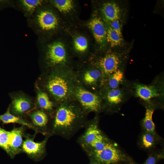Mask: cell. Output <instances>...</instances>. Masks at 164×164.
Listing matches in <instances>:
<instances>
[{
	"mask_svg": "<svg viewBox=\"0 0 164 164\" xmlns=\"http://www.w3.org/2000/svg\"><path fill=\"white\" fill-rule=\"evenodd\" d=\"M80 111L73 107L62 105L57 109L51 122L50 136H59L67 139L72 137L89 122Z\"/></svg>",
	"mask_w": 164,
	"mask_h": 164,
	"instance_id": "1",
	"label": "cell"
},
{
	"mask_svg": "<svg viewBox=\"0 0 164 164\" xmlns=\"http://www.w3.org/2000/svg\"><path fill=\"white\" fill-rule=\"evenodd\" d=\"M132 96L139 98L146 105L153 107L155 101L164 99V78L163 74L158 75L149 84L138 81H130Z\"/></svg>",
	"mask_w": 164,
	"mask_h": 164,
	"instance_id": "2",
	"label": "cell"
},
{
	"mask_svg": "<svg viewBox=\"0 0 164 164\" xmlns=\"http://www.w3.org/2000/svg\"><path fill=\"white\" fill-rule=\"evenodd\" d=\"M42 5L27 18L29 26L38 36L55 31L59 25V19L56 15L51 10L43 8Z\"/></svg>",
	"mask_w": 164,
	"mask_h": 164,
	"instance_id": "3",
	"label": "cell"
},
{
	"mask_svg": "<svg viewBox=\"0 0 164 164\" xmlns=\"http://www.w3.org/2000/svg\"><path fill=\"white\" fill-rule=\"evenodd\" d=\"M126 58L124 53L111 52L97 61L96 64L97 69L102 73L104 83L112 73L123 66Z\"/></svg>",
	"mask_w": 164,
	"mask_h": 164,
	"instance_id": "4",
	"label": "cell"
},
{
	"mask_svg": "<svg viewBox=\"0 0 164 164\" xmlns=\"http://www.w3.org/2000/svg\"><path fill=\"white\" fill-rule=\"evenodd\" d=\"M105 99L108 105L117 108L132 96L130 81L118 88L106 89Z\"/></svg>",
	"mask_w": 164,
	"mask_h": 164,
	"instance_id": "5",
	"label": "cell"
},
{
	"mask_svg": "<svg viewBox=\"0 0 164 164\" xmlns=\"http://www.w3.org/2000/svg\"><path fill=\"white\" fill-rule=\"evenodd\" d=\"M35 136L26 134L22 146V152L32 158L40 159L46 154V145L50 137L46 136L42 141L36 142L34 140Z\"/></svg>",
	"mask_w": 164,
	"mask_h": 164,
	"instance_id": "6",
	"label": "cell"
},
{
	"mask_svg": "<svg viewBox=\"0 0 164 164\" xmlns=\"http://www.w3.org/2000/svg\"><path fill=\"white\" fill-rule=\"evenodd\" d=\"M76 95L84 109L98 112L101 109L102 101L98 95L80 88L77 90Z\"/></svg>",
	"mask_w": 164,
	"mask_h": 164,
	"instance_id": "7",
	"label": "cell"
},
{
	"mask_svg": "<svg viewBox=\"0 0 164 164\" xmlns=\"http://www.w3.org/2000/svg\"><path fill=\"white\" fill-rule=\"evenodd\" d=\"M47 63L51 66L63 63L66 60V54L63 44L55 42L47 45L45 53Z\"/></svg>",
	"mask_w": 164,
	"mask_h": 164,
	"instance_id": "8",
	"label": "cell"
},
{
	"mask_svg": "<svg viewBox=\"0 0 164 164\" xmlns=\"http://www.w3.org/2000/svg\"><path fill=\"white\" fill-rule=\"evenodd\" d=\"M8 155L13 157L17 154L22 152V146L23 140V138L26 135L25 126L14 128L11 130L8 131Z\"/></svg>",
	"mask_w": 164,
	"mask_h": 164,
	"instance_id": "9",
	"label": "cell"
},
{
	"mask_svg": "<svg viewBox=\"0 0 164 164\" xmlns=\"http://www.w3.org/2000/svg\"><path fill=\"white\" fill-rule=\"evenodd\" d=\"M31 123L37 129L38 133L50 136L51 123L48 115L42 110H36L29 114Z\"/></svg>",
	"mask_w": 164,
	"mask_h": 164,
	"instance_id": "10",
	"label": "cell"
},
{
	"mask_svg": "<svg viewBox=\"0 0 164 164\" xmlns=\"http://www.w3.org/2000/svg\"><path fill=\"white\" fill-rule=\"evenodd\" d=\"M46 87L52 94L59 100L64 98L68 92L67 82L62 77L58 75L51 77L47 83Z\"/></svg>",
	"mask_w": 164,
	"mask_h": 164,
	"instance_id": "11",
	"label": "cell"
},
{
	"mask_svg": "<svg viewBox=\"0 0 164 164\" xmlns=\"http://www.w3.org/2000/svg\"><path fill=\"white\" fill-rule=\"evenodd\" d=\"M88 25L96 42L100 44H104L107 41V28L101 19L100 18L94 17Z\"/></svg>",
	"mask_w": 164,
	"mask_h": 164,
	"instance_id": "12",
	"label": "cell"
},
{
	"mask_svg": "<svg viewBox=\"0 0 164 164\" xmlns=\"http://www.w3.org/2000/svg\"><path fill=\"white\" fill-rule=\"evenodd\" d=\"M123 67V66L121 67L108 77L103 85L105 89H114L128 82L125 77Z\"/></svg>",
	"mask_w": 164,
	"mask_h": 164,
	"instance_id": "13",
	"label": "cell"
},
{
	"mask_svg": "<svg viewBox=\"0 0 164 164\" xmlns=\"http://www.w3.org/2000/svg\"><path fill=\"white\" fill-rule=\"evenodd\" d=\"M101 13L105 20L109 23L119 20L121 10L118 5L114 2L104 3L101 8Z\"/></svg>",
	"mask_w": 164,
	"mask_h": 164,
	"instance_id": "14",
	"label": "cell"
},
{
	"mask_svg": "<svg viewBox=\"0 0 164 164\" xmlns=\"http://www.w3.org/2000/svg\"><path fill=\"white\" fill-rule=\"evenodd\" d=\"M10 106L11 113L19 116L27 112L32 109V104L30 101L23 96L15 97L12 101Z\"/></svg>",
	"mask_w": 164,
	"mask_h": 164,
	"instance_id": "15",
	"label": "cell"
},
{
	"mask_svg": "<svg viewBox=\"0 0 164 164\" xmlns=\"http://www.w3.org/2000/svg\"><path fill=\"white\" fill-rule=\"evenodd\" d=\"M0 121L3 124L15 123H17L31 129L38 133L37 129L29 122L20 117L15 116L12 114L10 111L9 105L6 112L3 114L0 115Z\"/></svg>",
	"mask_w": 164,
	"mask_h": 164,
	"instance_id": "16",
	"label": "cell"
},
{
	"mask_svg": "<svg viewBox=\"0 0 164 164\" xmlns=\"http://www.w3.org/2000/svg\"><path fill=\"white\" fill-rule=\"evenodd\" d=\"M19 6L27 18L31 16L37 8L41 5L43 1L40 0H21L18 1Z\"/></svg>",
	"mask_w": 164,
	"mask_h": 164,
	"instance_id": "17",
	"label": "cell"
},
{
	"mask_svg": "<svg viewBox=\"0 0 164 164\" xmlns=\"http://www.w3.org/2000/svg\"><path fill=\"white\" fill-rule=\"evenodd\" d=\"M84 79L87 83L95 84L98 82L104 84V79L101 71L98 69H94L86 72L84 75Z\"/></svg>",
	"mask_w": 164,
	"mask_h": 164,
	"instance_id": "18",
	"label": "cell"
},
{
	"mask_svg": "<svg viewBox=\"0 0 164 164\" xmlns=\"http://www.w3.org/2000/svg\"><path fill=\"white\" fill-rule=\"evenodd\" d=\"M143 124L145 130L149 133L154 132L155 126L152 120V115L154 111L153 107L146 105Z\"/></svg>",
	"mask_w": 164,
	"mask_h": 164,
	"instance_id": "19",
	"label": "cell"
},
{
	"mask_svg": "<svg viewBox=\"0 0 164 164\" xmlns=\"http://www.w3.org/2000/svg\"><path fill=\"white\" fill-rule=\"evenodd\" d=\"M37 103L38 106L42 110L50 112L53 109V103L50 100L47 94L45 92L38 91Z\"/></svg>",
	"mask_w": 164,
	"mask_h": 164,
	"instance_id": "20",
	"label": "cell"
},
{
	"mask_svg": "<svg viewBox=\"0 0 164 164\" xmlns=\"http://www.w3.org/2000/svg\"><path fill=\"white\" fill-rule=\"evenodd\" d=\"M106 28L107 41L112 47L120 45L122 41V38L120 37L110 26L106 27Z\"/></svg>",
	"mask_w": 164,
	"mask_h": 164,
	"instance_id": "21",
	"label": "cell"
},
{
	"mask_svg": "<svg viewBox=\"0 0 164 164\" xmlns=\"http://www.w3.org/2000/svg\"><path fill=\"white\" fill-rule=\"evenodd\" d=\"M54 5L61 12L67 13L73 9V3L71 0H55L52 1Z\"/></svg>",
	"mask_w": 164,
	"mask_h": 164,
	"instance_id": "22",
	"label": "cell"
},
{
	"mask_svg": "<svg viewBox=\"0 0 164 164\" xmlns=\"http://www.w3.org/2000/svg\"><path fill=\"white\" fill-rule=\"evenodd\" d=\"M8 131L2 128L0 125V147L3 149L8 155Z\"/></svg>",
	"mask_w": 164,
	"mask_h": 164,
	"instance_id": "23",
	"label": "cell"
},
{
	"mask_svg": "<svg viewBox=\"0 0 164 164\" xmlns=\"http://www.w3.org/2000/svg\"><path fill=\"white\" fill-rule=\"evenodd\" d=\"M75 48L77 51L83 52L85 51L88 47V43L84 37L80 36L76 37L74 41Z\"/></svg>",
	"mask_w": 164,
	"mask_h": 164,
	"instance_id": "24",
	"label": "cell"
},
{
	"mask_svg": "<svg viewBox=\"0 0 164 164\" xmlns=\"http://www.w3.org/2000/svg\"><path fill=\"white\" fill-rule=\"evenodd\" d=\"M142 142L143 146L147 148H150L154 144V137L149 133H145L142 136Z\"/></svg>",
	"mask_w": 164,
	"mask_h": 164,
	"instance_id": "25",
	"label": "cell"
},
{
	"mask_svg": "<svg viewBox=\"0 0 164 164\" xmlns=\"http://www.w3.org/2000/svg\"><path fill=\"white\" fill-rule=\"evenodd\" d=\"M109 23V26L114 30L120 37L122 38L121 26L119 20H116Z\"/></svg>",
	"mask_w": 164,
	"mask_h": 164,
	"instance_id": "26",
	"label": "cell"
},
{
	"mask_svg": "<svg viewBox=\"0 0 164 164\" xmlns=\"http://www.w3.org/2000/svg\"><path fill=\"white\" fill-rule=\"evenodd\" d=\"M157 158L154 155H150L143 164H156L158 160Z\"/></svg>",
	"mask_w": 164,
	"mask_h": 164,
	"instance_id": "27",
	"label": "cell"
},
{
	"mask_svg": "<svg viewBox=\"0 0 164 164\" xmlns=\"http://www.w3.org/2000/svg\"><path fill=\"white\" fill-rule=\"evenodd\" d=\"M89 164H104L100 162L93 160H91Z\"/></svg>",
	"mask_w": 164,
	"mask_h": 164,
	"instance_id": "28",
	"label": "cell"
},
{
	"mask_svg": "<svg viewBox=\"0 0 164 164\" xmlns=\"http://www.w3.org/2000/svg\"></svg>",
	"mask_w": 164,
	"mask_h": 164,
	"instance_id": "29",
	"label": "cell"
}]
</instances>
